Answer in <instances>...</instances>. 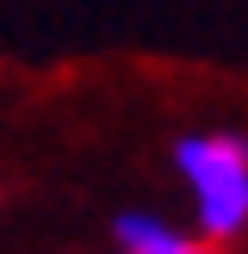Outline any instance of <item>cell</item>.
<instances>
[{"label":"cell","instance_id":"6da1fadb","mask_svg":"<svg viewBox=\"0 0 248 254\" xmlns=\"http://www.w3.org/2000/svg\"><path fill=\"white\" fill-rule=\"evenodd\" d=\"M174 168L186 174L192 217L205 242H230L248 230V136L242 130H192L174 143Z\"/></svg>","mask_w":248,"mask_h":254},{"label":"cell","instance_id":"7a4b0ae2","mask_svg":"<svg viewBox=\"0 0 248 254\" xmlns=\"http://www.w3.org/2000/svg\"><path fill=\"white\" fill-rule=\"evenodd\" d=\"M118 254H211L205 236H180L155 217V211H124L118 223Z\"/></svg>","mask_w":248,"mask_h":254}]
</instances>
